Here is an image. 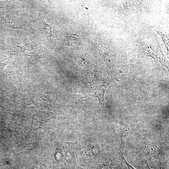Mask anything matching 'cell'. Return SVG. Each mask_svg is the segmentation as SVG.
<instances>
[{
    "mask_svg": "<svg viewBox=\"0 0 169 169\" xmlns=\"http://www.w3.org/2000/svg\"><path fill=\"white\" fill-rule=\"evenodd\" d=\"M135 136L138 146L148 158H154L158 160L160 164H168L166 154L156 145L139 134L136 133Z\"/></svg>",
    "mask_w": 169,
    "mask_h": 169,
    "instance_id": "6da1fadb",
    "label": "cell"
},
{
    "mask_svg": "<svg viewBox=\"0 0 169 169\" xmlns=\"http://www.w3.org/2000/svg\"><path fill=\"white\" fill-rule=\"evenodd\" d=\"M107 87L105 84H103L100 87L99 89L96 92L93 94L87 96L85 97H97L99 100V104L104 105L105 104V101L104 99V95Z\"/></svg>",
    "mask_w": 169,
    "mask_h": 169,
    "instance_id": "7a4b0ae2",
    "label": "cell"
},
{
    "mask_svg": "<svg viewBox=\"0 0 169 169\" xmlns=\"http://www.w3.org/2000/svg\"><path fill=\"white\" fill-rule=\"evenodd\" d=\"M121 164L113 161L103 162L97 164L95 169H117Z\"/></svg>",
    "mask_w": 169,
    "mask_h": 169,
    "instance_id": "3957f363",
    "label": "cell"
},
{
    "mask_svg": "<svg viewBox=\"0 0 169 169\" xmlns=\"http://www.w3.org/2000/svg\"><path fill=\"white\" fill-rule=\"evenodd\" d=\"M120 135L121 137H123L124 134L127 132L135 131L138 129L136 124H128L120 122Z\"/></svg>",
    "mask_w": 169,
    "mask_h": 169,
    "instance_id": "277c9868",
    "label": "cell"
},
{
    "mask_svg": "<svg viewBox=\"0 0 169 169\" xmlns=\"http://www.w3.org/2000/svg\"><path fill=\"white\" fill-rule=\"evenodd\" d=\"M42 27L43 31L47 34V36L50 37L52 36L51 28L50 26L49 25L46 24L44 21L43 23Z\"/></svg>",
    "mask_w": 169,
    "mask_h": 169,
    "instance_id": "5b68a950",
    "label": "cell"
},
{
    "mask_svg": "<svg viewBox=\"0 0 169 169\" xmlns=\"http://www.w3.org/2000/svg\"><path fill=\"white\" fill-rule=\"evenodd\" d=\"M159 168L158 169H168V164H159ZM144 169H154L153 168H151L147 163L145 164L144 167Z\"/></svg>",
    "mask_w": 169,
    "mask_h": 169,
    "instance_id": "8992f818",
    "label": "cell"
},
{
    "mask_svg": "<svg viewBox=\"0 0 169 169\" xmlns=\"http://www.w3.org/2000/svg\"><path fill=\"white\" fill-rule=\"evenodd\" d=\"M66 169H83L81 168L78 167H77L76 165H68L66 166Z\"/></svg>",
    "mask_w": 169,
    "mask_h": 169,
    "instance_id": "52a82bcc",
    "label": "cell"
},
{
    "mask_svg": "<svg viewBox=\"0 0 169 169\" xmlns=\"http://www.w3.org/2000/svg\"><path fill=\"white\" fill-rule=\"evenodd\" d=\"M117 169H127L126 168H125L124 166H123L122 163H121L119 166H118Z\"/></svg>",
    "mask_w": 169,
    "mask_h": 169,
    "instance_id": "ba28073f",
    "label": "cell"
}]
</instances>
